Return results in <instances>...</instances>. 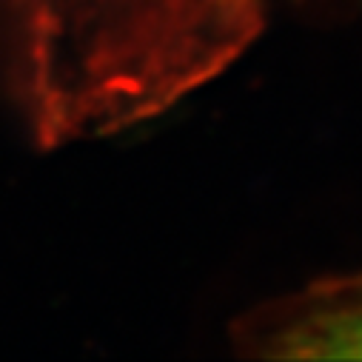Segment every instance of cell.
Returning <instances> with one entry per match:
<instances>
[{
	"label": "cell",
	"instance_id": "6da1fadb",
	"mask_svg": "<svg viewBox=\"0 0 362 362\" xmlns=\"http://www.w3.org/2000/svg\"><path fill=\"white\" fill-rule=\"evenodd\" d=\"M283 354L314 359H362V297L334 303L283 334Z\"/></svg>",
	"mask_w": 362,
	"mask_h": 362
}]
</instances>
